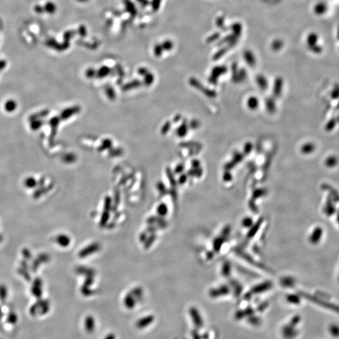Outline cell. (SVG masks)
I'll list each match as a JSON object with an SVG mask.
<instances>
[{"label": "cell", "instance_id": "cell-1", "mask_svg": "<svg viewBox=\"0 0 339 339\" xmlns=\"http://www.w3.org/2000/svg\"><path fill=\"white\" fill-rule=\"evenodd\" d=\"M154 318L153 316H147L141 319H139L137 323L136 326L139 328H144L152 323Z\"/></svg>", "mask_w": 339, "mask_h": 339}, {"label": "cell", "instance_id": "cell-2", "mask_svg": "<svg viewBox=\"0 0 339 339\" xmlns=\"http://www.w3.org/2000/svg\"><path fill=\"white\" fill-rule=\"evenodd\" d=\"M84 327L86 331L91 333L95 328V321L92 316H88L84 321Z\"/></svg>", "mask_w": 339, "mask_h": 339}, {"label": "cell", "instance_id": "cell-3", "mask_svg": "<svg viewBox=\"0 0 339 339\" xmlns=\"http://www.w3.org/2000/svg\"><path fill=\"white\" fill-rule=\"evenodd\" d=\"M270 287H271V283H268V282L264 283H263V284H261V285L257 286L256 287H254V288L252 289V293H261V292H263V291L267 290L269 289Z\"/></svg>", "mask_w": 339, "mask_h": 339}, {"label": "cell", "instance_id": "cell-4", "mask_svg": "<svg viewBox=\"0 0 339 339\" xmlns=\"http://www.w3.org/2000/svg\"><path fill=\"white\" fill-rule=\"evenodd\" d=\"M190 313L192 315V318H193L194 322L196 325H199V326L200 325H202V318L200 316V315H199L198 311L197 310H195V308H192L190 310Z\"/></svg>", "mask_w": 339, "mask_h": 339}, {"label": "cell", "instance_id": "cell-5", "mask_svg": "<svg viewBox=\"0 0 339 339\" xmlns=\"http://www.w3.org/2000/svg\"><path fill=\"white\" fill-rule=\"evenodd\" d=\"M98 247H99V245H97L96 244L89 245V247L85 248L83 250H82L81 253L80 254V255L81 256V257H83L84 256L88 255V254L95 252L94 250H96L98 249Z\"/></svg>", "mask_w": 339, "mask_h": 339}, {"label": "cell", "instance_id": "cell-6", "mask_svg": "<svg viewBox=\"0 0 339 339\" xmlns=\"http://www.w3.org/2000/svg\"><path fill=\"white\" fill-rule=\"evenodd\" d=\"M124 304L126 307L128 308H132L134 307L135 302L134 301V300L133 298V296L131 295V294L128 295L124 299Z\"/></svg>", "mask_w": 339, "mask_h": 339}, {"label": "cell", "instance_id": "cell-7", "mask_svg": "<svg viewBox=\"0 0 339 339\" xmlns=\"http://www.w3.org/2000/svg\"><path fill=\"white\" fill-rule=\"evenodd\" d=\"M229 290L225 287H222L221 288H219V290H215L214 291H212V296H218V295H222L227 294L228 293Z\"/></svg>", "mask_w": 339, "mask_h": 339}, {"label": "cell", "instance_id": "cell-8", "mask_svg": "<svg viewBox=\"0 0 339 339\" xmlns=\"http://www.w3.org/2000/svg\"><path fill=\"white\" fill-rule=\"evenodd\" d=\"M329 331L330 333L334 336H339V326L336 325H331L330 326Z\"/></svg>", "mask_w": 339, "mask_h": 339}, {"label": "cell", "instance_id": "cell-9", "mask_svg": "<svg viewBox=\"0 0 339 339\" xmlns=\"http://www.w3.org/2000/svg\"><path fill=\"white\" fill-rule=\"evenodd\" d=\"M260 221H261V220H259V223H258V224L257 225H254V227H253L252 228V230H250V232H249V234H248V237H252V236H253V235H254V234H256V232H257L258 229H259V225H260Z\"/></svg>", "mask_w": 339, "mask_h": 339}, {"label": "cell", "instance_id": "cell-10", "mask_svg": "<svg viewBox=\"0 0 339 339\" xmlns=\"http://www.w3.org/2000/svg\"><path fill=\"white\" fill-rule=\"evenodd\" d=\"M249 106L251 108H256L258 106V101L255 98H250L248 102Z\"/></svg>", "mask_w": 339, "mask_h": 339}, {"label": "cell", "instance_id": "cell-11", "mask_svg": "<svg viewBox=\"0 0 339 339\" xmlns=\"http://www.w3.org/2000/svg\"><path fill=\"white\" fill-rule=\"evenodd\" d=\"M158 212L161 214V215H163V214H166L167 212V208H166V206L164 205H159V208H158Z\"/></svg>", "mask_w": 339, "mask_h": 339}, {"label": "cell", "instance_id": "cell-12", "mask_svg": "<svg viewBox=\"0 0 339 339\" xmlns=\"http://www.w3.org/2000/svg\"><path fill=\"white\" fill-rule=\"evenodd\" d=\"M258 83L260 85V86H261L263 89L267 87V86H266V83L267 84V82L265 80V79L263 77H261L260 79H258Z\"/></svg>", "mask_w": 339, "mask_h": 339}, {"label": "cell", "instance_id": "cell-13", "mask_svg": "<svg viewBox=\"0 0 339 339\" xmlns=\"http://www.w3.org/2000/svg\"><path fill=\"white\" fill-rule=\"evenodd\" d=\"M243 223H244V225H246L247 227H248V226H249V225L251 224V223H252V220L250 219H246L244 221Z\"/></svg>", "mask_w": 339, "mask_h": 339}, {"label": "cell", "instance_id": "cell-14", "mask_svg": "<svg viewBox=\"0 0 339 339\" xmlns=\"http://www.w3.org/2000/svg\"><path fill=\"white\" fill-rule=\"evenodd\" d=\"M104 339H115L114 335L113 334H109L106 336V337Z\"/></svg>", "mask_w": 339, "mask_h": 339}]
</instances>
